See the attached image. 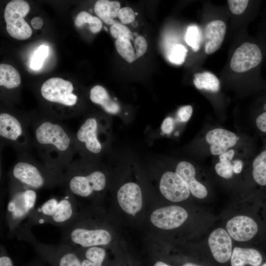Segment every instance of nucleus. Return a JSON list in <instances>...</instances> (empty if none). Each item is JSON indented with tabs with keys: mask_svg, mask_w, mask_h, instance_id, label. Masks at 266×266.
I'll list each match as a JSON object with an SVG mask.
<instances>
[{
	"mask_svg": "<svg viewBox=\"0 0 266 266\" xmlns=\"http://www.w3.org/2000/svg\"><path fill=\"white\" fill-rule=\"evenodd\" d=\"M30 128L32 143L43 163L65 173L77 153L74 134L55 118L30 120Z\"/></svg>",
	"mask_w": 266,
	"mask_h": 266,
	"instance_id": "f257e3e1",
	"label": "nucleus"
},
{
	"mask_svg": "<svg viewBox=\"0 0 266 266\" xmlns=\"http://www.w3.org/2000/svg\"><path fill=\"white\" fill-rule=\"evenodd\" d=\"M19 155L9 173V181L35 191L63 184L65 173L35 161L28 154Z\"/></svg>",
	"mask_w": 266,
	"mask_h": 266,
	"instance_id": "f03ea898",
	"label": "nucleus"
},
{
	"mask_svg": "<svg viewBox=\"0 0 266 266\" xmlns=\"http://www.w3.org/2000/svg\"><path fill=\"white\" fill-rule=\"evenodd\" d=\"M77 199L66 191L61 198H52L33 210L22 225L32 228L42 224L63 228L69 224L78 213Z\"/></svg>",
	"mask_w": 266,
	"mask_h": 266,
	"instance_id": "7ed1b4c3",
	"label": "nucleus"
},
{
	"mask_svg": "<svg viewBox=\"0 0 266 266\" xmlns=\"http://www.w3.org/2000/svg\"><path fill=\"white\" fill-rule=\"evenodd\" d=\"M93 225L91 227L82 212L78 211L74 219L62 228L61 242L82 248L109 245L112 240L110 231L105 228Z\"/></svg>",
	"mask_w": 266,
	"mask_h": 266,
	"instance_id": "20e7f679",
	"label": "nucleus"
},
{
	"mask_svg": "<svg viewBox=\"0 0 266 266\" xmlns=\"http://www.w3.org/2000/svg\"><path fill=\"white\" fill-rule=\"evenodd\" d=\"M14 236L30 244L41 259L50 266H82L75 249L69 245L41 242L35 237L31 228L22 225Z\"/></svg>",
	"mask_w": 266,
	"mask_h": 266,
	"instance_id": "39448f33",
	"label": "nucleus"
},
{
	"mask_svg": "<svg viewBox=\"0 0 266 266\" xmlns=\"http://www.w3.org/2000/svg\"><path fill=\"white\" fill-rule=\"evenodd\" d=\"M106 178L99 170L87 172L80 161H73L65 172L63 184L67 191L76 199L87 198L105 188Z\"/></svg>",
	"mask_w": 266,
	"mask_h": 266,
	"instance_id": "423d86ee",
	"label": "nucleus"
},
{
	"mask_svg": "<svg viewBox=\"0 0 266 266\" xmlns=\"http://www.w3.org/2000/svg\"><path fill=\"white\" fill-rule=\"evenodd\" d=\"M36 191L9 181V200L6 211L8 236H14L17 229L35 208Z\"/></svg>",
	"mask_w": 266,
	"mask_h": 266,
	"instance_id": "0eeeda50",
	"label": "nucleus"
},
{
	"mask_svg": "<svg viewBox=\"0 0 266 266\" xmlns=\"http://www.w3.org/2000/svg\"><path fill=\"white\" fill-rule=\"evenodd\" d=\"M30 120H24L6 112L0 113L1 140L12 147L19 154H27L33 144L29 131Z\"/></svg>",
	"mask_w": 266,
	"mask_h": 266,
	"instance_id": "6e6552de",
	"label": "nucleus"
},
{
	"mask_svg": "<svg viewBox=\"0 0 266 266\" xmlns=\"http://www.w3.org/2000/svg\"><path fill=\"white\" fill-rule=\"evenodd\" d=\"M30 11L28 3L22 0H13L9 2L4 10L6 29L12 37L25 40L32 34V30L24 19Z\"/></svg>",
	"mask_w": 266,
	"mask_h": 266,
	"instance_id": "1a4fd4ad",
	"label": "nucleus"
},
{
	"mask_svg": "<svg viewBox=\"0 0 266 266\" xmlns=\"http://www.w3.org/2000/svg\"><path fill=\"white\" fill-rule=\"evenodd\" d=\"M71 82L60 77L45 81L40 88L42 97L46 101L67 108H72L78 102V96L73 93Z\"/></svg>",
	"mask_w": 266,
	"mask_h": 266,
	"instance_id": "9d476101",
	"label": "nucleus"
},
{
	"mask_svg": "<svg viewBox=\"0 0 266 266\" xmlns=\"http://www.w3.org/2000/svg\"><path fill=\"white\" fill-rule=\"evenodd\" d=\"M99 124L95 117L84 120L74 134L77 153L82 155L85 152L98 154L102 151V144L98 136Z\"/></svg>",
	"mask_w": 266,
	"mask_h": 266,
	"instance_id": "9b49d317",
	"label": "nucleus"
},
{
	"mask_svg": "<svg viewBox=\"0 0 266 266\" xmlns=\"http://www.w3.org/2000/svg\"><path fill=\"white\" fill-rule=\"evenodd\" d=\"M263 58V53L259 46L254 43L246 42L234 52L231 59L230 66L235 72H245L260 66Z\"/></svg>",
	"mask_w": 266,
	"mask_h": 266,
	"instance_id": "f8f14e48",
	"label": "nucleus"
},
{
	"mask_svg": "<svg viewBox=\"0 0 266 266\" xmlns=\"http://www.w3.org/2000/svg\"><path fill=\"white\" fill-rule=\"evenodd\" d=\"M160 190L166 199L173 202L185 200L191 193L183 179L175 172L172 171L163 174L160 182Z\"/></svg>",
	"mask_w": 266,
	"mask_h": 266,
	"instance_id": "ddd939ff",
	"label": "nucleus"
},
{
	"mask_svg": "<svg viewBox=\"0 0 266 266\" xmlns=\"http://www.w3.org/2000/svg\"><path fill=\"white\" fill-rule=\"evenodd\" d=\"M188 216L183 207L170 205L159 208L151 214L150 220L156 227L164 230L177 228L183 224Z\"/></svg>",
	"mask_w": 266,
	"mask_h": 266,
	"instance_id": "4468645a",
	"label": "nucleus"
},
{
	"mask_svg": "<svg viewBox=\"0 0 266 266\" xmlns=\"http://www.w3.org/2000/svg\"><path fill=\"white\" fill-rule=\"evenodd\" d=\"M239 137L234 133L228 130L216 128L208 131L205 141L209 146L210 154L218 156L236 146Z\"/></svg>",
	"mask_w": 266,
	"mask_h": 266,
	"instance_id": "2eb2a0df",
	"label": "nucleus"
},
{
	"mask_svg": "<svg viewBox=\"0 0 266 266\" xmlns=\"http://www.w3.org/2000/svg\"><path fill=\"white\" fill-rule=\"evenodd\" d=\"M208 243L214 259L225 263L231 258L232 241L227 231L222 228L215 229L209 235Z\"/></svg>",
	"mask_w": 266,
	"mask_h": 266,
	"instance_id": "dca6fc26",
	"label": "nucleus"
},
{
	"mask_svg": "<svg viewBox=\"0 0 266 266\" xmlns=\"http://www.w3.org/2000/svg\"><path fill=\"white\" fill-rule=\"evenodd\" d=\"M117 198L121 208L133 216H135L142 208L141 189L135 183L129 182L123 185L118 191Z\"/></svg>",
	"mask_w": 266,
	"mask_h": 266,
	"instance_id": "f3484780",
	"label": "nucleus"
},
{
	"mask_svg": "<svg viewBox=\"0 0 266 266\" xmlns=\"http://www.w3.org/2000/svg\"><path fill=\"white\" fill-rule=\"evenodd\" d=\"M226 229L234 240L246 241L255 236L258 227L256 222L250 217L239 215L232 218L227 222Z\"/></svg>",
	"mask_w": 266,
	"mask_h": 266,
	"instance_id": "a211bd4d",
	"label": "nucleus"
},
{
	"mask_svg": "<svg viewBox=\"0 0 266 266\" xmlns=\"http://www.w3.org/2000/svg\"><path fill=\"white\" fill-rule=\"evenodd\" d=\"M217 160L215 170L219 176L225 179L239 174L244 167L243 160L237 156L236 150L233 148L218 156Z\"/></svg>",
	"mask_w": 266,
	"mask_h": 266,
	"instance_id": "6ab92c4d",
	"label": "nucleus"
},
{
	"mask_svg": "<svg viewBox=\"0 0 266 266\" xmlns=\"http://www.w3.org/2000/svg\"><path fill=\"white\" fill-rule=\"evenodd\" d=\"M175 172L185 181L191 193L194 197L203 199L207 196V190L203 184L196 179V168L192 164L185 161L179 162L176 166Z\"/></svg>",
	"mask_w": 266,
	"mask_h": 266,
	"instance_id": "aec40b11",
	"label": "nucleus"
},
{
	"mask_svg": "<svg viewBox=\"0 0 266 266\" xmlns=\"http://www.w3.org/2000/svg\"><path fill=\"white\" fill-rule=\"evenodd\" d=\"M226 25L221 20H214L209 23L205 27V52L211 54L220 47L224 40Z\"/></svg>",
	"mask_w": 266,
	"mask_h": 266,
	"instance_id": "412c9836",
	"label": "nucleus"
},
{
	"mask_svg": "<svg viewBox=\"0 0 266 266\" xmlns=\"http://www.w3.org/2000/svg\"><path fill=\"white\" fill-rule=\"evenodd\" d=\"M262 257L255 249L235 247L231 258L232 266H244L250 265L259 266L262 263Z\"/></svg>",
	"mask_w": 266,
	"mask_h": 266,
	"instance_id": "4be33fe9",
	"label": "nucleus"
},
{
	"mask_svg": "<svg viewBox=\"0 0 266 266\" xmlns=\"http://www.w3.org/2000/svg\"><path fill=\"white\" fill-rule=\"evenodd\" d=\"M73 248L82 266H103L106 256V251L103 248L98 246Z\"/></svg>",
	"mask_w": 266,
	"mask_h": 266,
	"instance_id": "5701e85b",
	"label": "nucleus"
},
{
	"mask_svg": "<svg viewBox=\"0 0 266 266\" xmlns=\"http://www.w3.org/2000/svg\"><path fill=\"white\" fill-rule=\"evenodd\" d=\"M90 99L93 103L101 106L108 113L115 114L120 111L119 105L111 98L106 90L100 85H96L91 89Z\"/></svg>",
	"mask_w": 266,
	"mask_h": 266,
	"instance_id": "b1692460",
	"label": "nucleus"
},
{
	"mask_svg": "<svg viewBox=\"0 0 266 266\" xmlns=\"http://www.w3.org/2000/svg\"><path fill=\"white\" fill-rule=\"evenodd\" d=\"M121 4L118 1L98 0L94 6L97 15L105 24L113 25L119 23L114 18L117 17Z\"/></svg>",
	"mask_w": 266,
	"mask_h": 266,
	"instance_id": "393cba45",
	"label": "nucleus"
},
{
	"mask_svg": "<svg viewBox=\"0 0 266 266\" xmlns=\"http://www.w3.org/2000/svg\"><path fill=\"white\" fill-rule=\"evenodd\" d=\"M252 175L256 183L266 186V143L263 149L252 160Z\"/></svg>",
	"mask_w": 266,
	"mask_h": 266,
	"instance_id": "a878e982",
	"label": "nucleus"
},
{
	"mask_svg": "<svg viewBox=\"0 0 266 266\" xmlns=\"http://www.w3.org/2000/svg\"><path fill=\"white\" fill-rule=\"evenodd\" d=\"M21 77L18 71L7 64L0 65V85L8 89L18 87L21 83Z\"/></svg>",
	"mask_w": 266,
	"mask_h": 266,
	"instance_id": "bb28decb",
	"label": "nucleus"
},
{
	"mask_svg": "<svg viewBox=\"0 0 266 266\" xmlns=\"http://www.w3.org/2000/svg\"><path fill=\"white\" fill-rule=\"evenodd\" d=\"M193 82L196 87L199 90L217 92L220 88V83L218 78L209 71L195 74Z\"/></svg>",
	"mask_w": 266,
	"mask_h": 266,
	"instance_id": "cd10ccee",
	"label": "nucleus"
},
{
	"mask_svg": "<svg viewBox=\"0 0 266 266\" xmlns=\"http://www.w3.org/2000/svg\"><path fill=\"white\" fill-rule=\"evenodd\" d=\"M75 25L80 28L85 24L89 25V29L93 33L99 32L102 28V23L100 19L85 11L78 13L75 20Z\"/></svg>",
	"mask_w": 266,
	"mask_h": 266,
	"instance_id": "c85d7f7f",
	"label": "nucleus"
},
{
	"mask_svg": "<svg viewBox=\"0 0 266 266\" xmlns=\"http://www.w3.org/2000/svg\"><path fill=\"white\" fill-rule=\"evenodd\" d=\"M115 45L119 54L127 62L132 63L137 59L130 40L116 39Z\"/></svg>",
	"mask_w": 266,
	"mask_h": 266,
	"instance_id": "c756f323",
	"label": "nucleus"
},
{
	"mask_svg": "<svg viewBox=\"0 0 266 266\" xmlns=\"http://www.w3.org/2000/svg\"><path fill=\"white\" fill-rule=\"evenodd\" d=\"M254 123L258 132L264 137V143H266V98L263 100L256 112Z\"/></svg>",
	"mask_w": 266,
	"mask_h": 266,
	"instance_id": "7c9ffc66",
	"label": "nucleus"
},
{
	"mask_svg": "<svg viewBox=\"0 0 266 266\" xmlns=\"http://www.w3.org/2000/svg\"><path fill=\"white\" fill-rule=\"evenodd\" d=\"M185 40L193 51H198L201 42V34L199 28L196 25H191L187 29Z\"/></svg>",
	"mask_w": 266,
	"mask_h": 266,
	"instance_id": "2f4dec72",
	"label": "nucleus"
},
{
	"mask_svg": "<svg viewBox=\"0 0 266 266\" xmlns=\"http://www.w3.org/2000/svg\"><path fill=\"white\" fill-rule=\"evenodd\" d=\"M49 53L48 46L41 45L35 51L31 59L30 67L32 69H40L43 65L44 60L47 58Z\"/></svg>",
	"mask_w": 266,
	"mask_h": 266,
	"instance_id": "473e14b6",
	"label": "nucleus"
},
{
	"mask_svg": "<svg viewBox=\"0 0 266 266\" xmlns=\"http://www.w3.org/2000/svg\"><path fill=\"white\" fill-rule=\"evenodd\" d=\"M187 53V50L183 45H174L169 51L168 60L174 64L181 65L185 62Z\"/></svg>",
	"mask_w": 266,
	"mask_h": 266,
	"instance_id": "72a5a7b5",
	"label": "nucleus"
},
{
	"mask_svg": "<svg viewBox=\"0 0 266 266\" xmlns=\"http://www.w3.org/2000/svg\"><path fill=\"white\" fill-rule=\"evenodd\" d=\"M110 32L113 37L116 39H133V34L127 26L120 22L111 25Z\"/></svg>",
	"mask_w": 266,
	"mask_h": 266,
	"instance_id": "f704fd0d",
	"label": "nucleus"
},
{
	"mask_svg": "<svg viewBox=\"0 0 266 266\" xmlns=\"http://www.w3.org/2000/svg\"><path fill=\"white\" fill-rule=\"evenodd\" d=\"M117 17L121 24H128L134 20L135 15L133 9L129 7H124L119 10Z\"/></svg>",
	"mask_w": 266,
	"mask_h": 266,
	"instance_id": "c9c22d12",
	"label": "nucleus"
},
{
	"mask_svg": "<svg viewBox=\"0 0 266 266\" xmlns=\"http://www.w3.org/2000/svg\"><path fill=\"white\" fill-rule=\"evenodd\" d=\"M229 8L234 14L239 15L242 13L248 6V0H228Z\"/></svg>",
	"mask_w": 266,
	"mask_h": 266,
	"instance_id": "e433bc0d",
	"label": "nucleus"
},
{
	"mask_svg": "<svg viewBox=\"0 0 266 266\" xmlns=\"http://www.w3.org/2000/svg\"><path fill=\"white\" fill-rule=\"evenodd\" d=\"M134 46L136 58L142 56L146 53L148 47L145 38L141 35L136 36L134 40Z\"/></svg>",
	"mask_w": 266,
	"mask_h": 266,
	"instance_id": "4c0bfd02",
	"label": "nucleus"
},
{
	"mask_svg": "<svg viewBox=\"0 0 266 266\" xmlns=\"http://www.w3.org/2000/svg\"><path fill=\"white\" fill-rule=\"evenodd\" d=\"M192 113L193 107L192 106L189 105L183 106L180 107L177 112V120L182 123L186 122L190 119Z\"/></svg>",
	"mask_w": 266,
	"mask_h": 266,
	"instance_id": "58836bf2",
	"label": "nucleus"
},
{
	"mask_svg": "<svg viewBox=\"0 0 266 266\" xmlns=\"http://www.w3.org/2000/svg\"><path fill=\"white\" fill-rule=\"evenodd\" d=\"M174 128V120L171 117L165 118L161 125L162 132L166 134H170Z\"/></svg>",
	"mask_w": 266,
	"mask_h": 266,
	"instance_id": "ea45409f",
	"label": "nucleus"
},
{
	"mask_svg": "<svg viewBox=\"0 0 266 266\" xmlns=\"http://www.w3.org/2000/svg\"><path fill=\"white\" fill-rule=\"evenodd\" d=\"M0 266H14L11 259L6 254L3 247L0 248Z\"/></svg>",
	"mask_w": 266,
	"mask_h": 266,
	"instance_id": "a19ab883",
	"label": "nucleus"
},
{
	"mask_svg": "<svg viewBox=\"0 0 266 266\" xmlns=\"http://www.w3.org/2000/svg\"><path fill=\"white\" fill-rule=\"evenodd\" d=\"M31 24L33 29L38 30L40 29L43 24L42 19L38 17H36L32 19Z\"/></svg>",
	"mask_w": 266,
	"mask_h": 266,
	"instance_id": "79ce46f5",
	"label": "nucleus"
},
{
	"mask_svg": "<svg viewBox=\"0 0 266 266\" xmlns=\"http://www.w3.org/2000/svg\"><path fill=\"white\" fill-rule=\"evenodd\" d=\"M27 266H45L39 262H33L29 264Z\"/></svg>",
	"mask_w": 266,
	"mask_h": 266,
	"instance_id": "37998d69",
	"label": "nucleus"
},
{
	"mask_svg": "<svg viewBox=\"0 0 266 266\" xmlns=\"http://www.w3.org/2000/svg\"><path fill=\"white\" fill-rule=\"evenodd\" d=\"M153 266H170L166 263L161 262V261H158Z\"/></svg>",
	"mask_w": 266,
	"mask_h": 266,
	"instance_id": "c03bdc74",
	"label": "nucleus"
},
{
	"mask_svg": "<svg viewBox=\"0 0 266 266\" xmlns=\"http://www.w3.org/2000/svg\"><path fill=\"white\" fill-rule=\"evenodd\" d=\"M182 266H199L195 265L192 263H188L184 264V265H182Z\"/></svg>",
	"mask_w": 266,
	"mask_h": 266,
	"instance_id": "a18cd8bd",
	"label": "nucleus"
},
{
	"mask_svg": "<svg viewBox=\"0 0 266 266\" xmlns=\"http://www.w3.org/2000/svg\"><path fill=\"white\" fill-rule=\"evenodd\" d=\"M262 266H266V263L264 264Z\"/></svg>",
	"mask_w": 266,
	"mask_h": 266,
	"instance_id": "49530a36",
	"label": "nucleus"
}]
</instances>
